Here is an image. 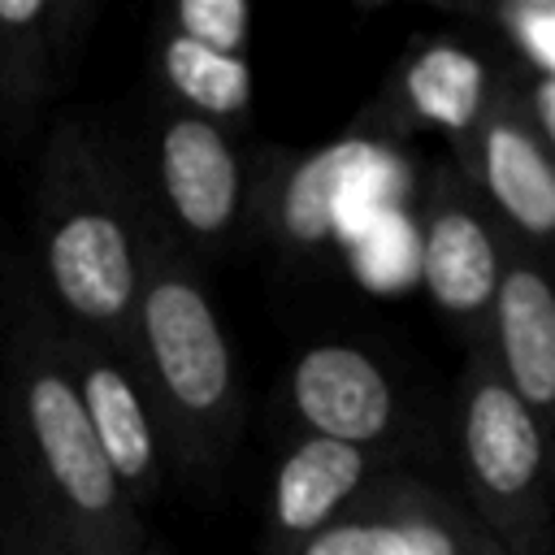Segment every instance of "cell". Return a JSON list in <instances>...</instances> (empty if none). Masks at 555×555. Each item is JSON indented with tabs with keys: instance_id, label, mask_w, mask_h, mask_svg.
<instances>
[{
	"instance_id": "d6986e66",
	"label": "cell",
	"mask_w": 555,
	"mask_h": 555,
	"mask_svg": "<svg viewBox=\"0 0 555 555\" xmlns=\"http://www.w3.org/2000/svg\"><path fill=\"white\" fill-rule=\"evenodd\" d=\"M160 26L212 43L221 52H238L247 56V39H251V4L247 0H182L169 4L160 13Z\"/></svg>"
},
{
	"instance_id": "ac0fdd59",
	"label": "cell",
	"mask_w": 555,
	"mask_h": 555,
	"mask_svg": "<svg viewBox=\"0 0 555 555\" xmlns=\"http://www.w3.org/2000/svg\"><path fill=\"white\" fill-rule=\"evenodd\" d=\"M395 546H399V533H395V520L386 512L382 477H377L373 490L347 516H338L334 525L304 538L291 555H395Z\"/></svg>"
},
{
	"instance_id": "8992f818",
	"label": "cell",
	"mask_w": 555,
	"mask_h": 555,
	"mask_svg": "<svg viewBox=\"0 0 555 555\" xmlns=\"http://www.w3.org/2000/svg\"><path fill=\"white\" fill-rule=\"evenodd\" d=\"M455 160L507 238L542 256L555 234V160L520 108V74L507 69V61L490 65L481 113L455 147Z\"/></svg>"
},
{
	"instance_id": "30bf717a",
	"label": "cell",
	"mask_w": 555,
	"mask_h": 555,
	"mask_svg": "<svg viewBox=\"0 0 555 555\" xmlns=\"http://www.w3.org/2000/svg\"><path fill=\"white\" fill-rule=\"evenodd\" d=\"M286 403L299 434L377 451L399 429V390L390 373L356 343H317L286 373Z\"/></svg>"
},
{
	"instance_id": "8fae6325",
	"label": "cell",
	"mask_w": 555,
	"mask_h": 555,
	"mask_svg": "<svg viewBox=\"0 0 555 555\" xmlns=\"http://www.w3.org/2000/svg\"><path fill=\"white\" fill-rule=\"evenodd\" d=\"M481 343L512 395L542 421L555 408V291L538 251L507 247Z\"/></svg>"
},
{
	"instance_id": "9c48e42d",
	"label": "cell",
	"mask_w": 555,
	"mask_h": 555,
	"mask_svg": "<svg viewBox=\"0 0 555 555\" xmlns=\"http://www.w3.org/2000/svg\"><path fill=\"white\" fill-rule=\"evenodd\" d=\"M95 0H0V134L22 143L52 91L74 74L91 26Z\"/></svg>"
},
{
	"instance_id": "ffe728a7",
	"label": "cell",
	"mask_w": 555,
	"mask_h": 555,
	"mask_svg": "<svg viewBox=\"0 0 555 555\" xmlns=\"http://www.w3.org/2000/svg\"><path fill=\"white\" fill-rule=\"evenodd\" d=\"M4 533H9V546L13 555H78L56 529H48L35 512H17L13 520H4Z\"/></svg>"
},
{
	"instance_id": "7402d4cb",
	"label": "cell",
	"mask_w": 555,
	"mask_h": 555,
	"mask_svg": "<svg viewBox=\"0 0 555 555\" xmlns=\"http://www.w3.org/2000/svg\"><path fill=\"white\" fill-rule=\"evenodd\" d=\"M455 555H503V546L460 507L455 512Z\"/></svg>"
},
{
	"instance_id": "cb8c5ba5",
	"label": "cell",
	"mask_w": 555,
	"mask_h": 555,
	"mask_svg": "<svg viewBox=\"0 0 555 555\" xmlns=\"http://www.w3.org/2000/svg\"><path fill=\"white\" fill-rule=\"evenodd\" d=\"M139 555H165V551H152V546H143V551H139Z\"/></svg>"
},
{
	"instance_id": "5b68a950",
	"label": "cell",
	"mask_w": 555,
	"mask_h": 555,
	"mask_svg": "<svg viewBox=\"0 0 555 555\" xmlns=\"http://www.w3.org/2000/svg\"><path fill=\"white\" fill-rule=\"evenodd\" d=\"M152 217L191 256L234 238L256 195V165L234 130L169 108L152 139Z\"/></svg>"
},
{
	"instance_id": "7c38bea8",
	"label": "cell",
	"mask_w": 555,
	"mask_h": 555,
	"mask_svg": "<svg viewBox=\"0 0 555 555\" xmlns=\"http://www.w3.org/2000/svg\"><path fill=\"white\" fill-rule=\"evenodd\" d=\"M382 455L330 438L299 434L273 468L264 533L269 555H291L304 538L347 516L382 477Z\"/></svg>"
},
{
	"instance_id": "e0dca14e",
	"label": "cell",
	"mask_w": 555,
	"mask_h": 555,
	"mask_svg": "<svg viewBox=\"0 0 555 555\" xmlns=\"http://www.w3.org/2000/svg\"><path fill=\"white\" fill-rule=\"evenodd\" d=\"M382 499H386V512H390L395 533H399L395 555H455L460 503H451L434 486L403 477V473H390V468L382 473Z\"/></svg>"
},
{
	"instance_id": "52a82bcc",
	"label": "cell",
	"mask_w": 555,
	"mask_h": 555,
	"mask_svg": "<svg viewBox=\"0 0 555 555\" xmlns=\"http://www.w3.org/2000/svg\"><path fill=\"white\" fill-rule=\"evenodd\" d=\"M507 247V230L460 173L429 178L416 217V273L468 347L486 338V317Z\"/></svg>"
},
{
	"instance_id": "ba28073f",
	"label": "cell",
	"mask_w": 555,
	"mask_h": 555,
	"mask_svg": "<svg viewBox=\"0 0 555 555\" xmlns=\"http://www.w3.org/2000/svg\"><path fill=\"white\" fill-rule=\"evenodd\" d=\"M52 343L74 377L78 403L91 421V434H95L126 503L134 512H143L160 486V451L165 447H160V429L152 421V408L134 382L126 356L113 343L69 330L61 321H52Z\"/></svg>"
},
{
	"instance_id": "4fadbf2b",
	"label": "cell",
	"mask_w": 555,
	"mask_h": 555,
	"mask_svg": "<svg viewBox=\"0 0 555 555\" xmlns=\"http://www.w3.org/2000/svg\"><path fill=\"white\" fill-rule=\"evenodd\" d=\"M156 74L169 95V108L195 113L225 130L247 126L251 113V65L238 52L186 39L169 26L156 30Z\"/></svg>"
},
{
	"instance_id": "5bb4252c",
	"label": "cell",
	"mask_w": 555,
	"mask_h": 555,
	"mask_svg": "<svg viewBox=\"0 0 555 555\" xmlns=\"http://www.w3.org/2000/svg\"><path fill=\"white\" fill-rule=\"evenodd\" d=\"M490 65L455 43H425L395 82V108L403 126H442L460 147L481 113Z\"/></svg>"
},
{
	"instance_id": "3957f363",
	"label": "cell",
	"mask_w": 555,
	"mask_h": 555,
	"mask_svg": "<svg viewBox=\"0 0 555 555\" xmlns=\"http://www.w3.org/2000/svg\"><path fill=\"white\" fill-rule=\"evenodd\" d=\"M4 399L26 499L78 555H139L147 546L139 512L126 503L74 377L52 343L48 312L26 308L4 347Z\"/></svg>"
},
{
	"instance_id": "7a4b0ae2",
	"label": "cell",
	"mask_w": 555,
	"mask_h": 555,
	"mask_svg": "<svg viewBox=\"0 0 555 555\" xmlns=\"http://www.w3.org/2000/svg\"><path fill=\"white\" fill-rule=\"evenodd\" d=\"M121 356L152 408L160 447L169 442L191 473H212L238 438L234 351L195 260L156 217Z\"/></svg>"
},
{
	"instance_id": "9a60e30c",
	"label": "cell",
	"mask_w": 555,
	"mask_h": 555,
	"mask_svg": "<svg viewBox=\"0 0 555 555\" xmlns=\"http://www.w3.org/2000/svg\"><path fill=\"white\" fill-rule=\"evenodd\" d=\"M360 160H364V143H356V139L291 160L282 182H273V208H269L273 234L291 247L317 251L334 234L343 182L356 178Z\"/></svg>"
},
{
	"instance_id": "277c9868",
	"label": "cell",
	"mask_w": 555,
	"mask_h": 555,
	"mask_svg": "<svg viewBox=\"0 0 555 555\" xmlns=\"http://www.w3.org/2000/svg\"><path fill=\"white\" fill-rule=\"evenodd\" d=\"M455 438L468 516L503 555H551V486L542 421L499 377L486 343L468 347L455 386Z\"/></svg>"
},
{
	"instance_id": "44dd1931",
	"label": "cell",
	"mask_w": 555,
	"mask_h": 555,
	"mask_svg": "<svg viewBox=\"0 0 555 555\" xmlns=\"http://www.w3.org/2000/svg\"><path fill=\"white\" fill-rule=\"evenodd\" d=\"M520 108L533 134L555 152V78H525L520 74Z\"/></svg>"
},
{
	"instance_id": "603a6c76",
	"label": "cell",
	"mask_w": 555,
	"mask_h": 555,
	"mask_svg": "<svg viewBox=\"0 0 555 555\" xmlns=\"http://www.w3.org/2000/svg\"><path fill=\"white\" fill-rule=\"evenodd\" d=\"M0 555H13V546H9V533H4V516H0Z\"/></svg>"
},
{
	"instance_id": "2e32d148",
	"label": "cell",
	"mask_w": 555,
	"mask_h": 555,
	"mask_svg": "<svg viewBox=\"0 0 555 555\" xmlns=\"http://www.w3.org/2000/svg\"><path fill=\"white\" fill-rule=\"evenodd\" d=\"M464 22H481L503 39L512 65L525 78H555V4L551 0H494V4H460Z\"/></svg>"
},
{
	"instance_id": "6da1fadb",
	"label": "cell",
	"mask_w": 555,
	"mask_h": 555,
	"mask_svg": "<svg viewBox=\"0 0 555 555\" xmlns=\"http://www.w3.org/2000/svg\"><path fill=\"white\" fill-rule=\"evenodd\" d=\"M152 204L87 121H56L39 152L35 256L48 317L121 351L134 312Z\"/></svg>"
}]
</instances>
